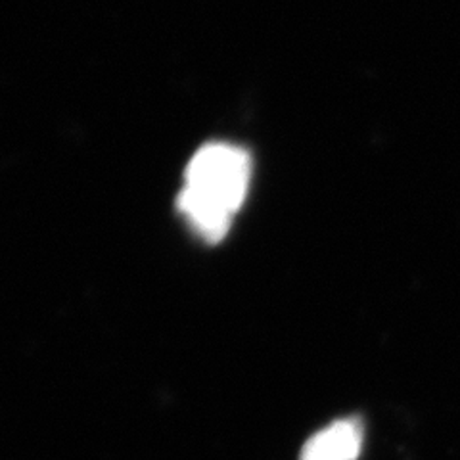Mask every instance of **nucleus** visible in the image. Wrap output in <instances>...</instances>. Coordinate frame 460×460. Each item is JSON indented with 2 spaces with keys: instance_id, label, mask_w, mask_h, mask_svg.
Segmentation results:
<instances>
[{
  "instance_id": "nucleus-1",
  "label": "nucleus",
  "mask_w": 460,
  "mask_h": 460,
  "mask_svg": "<svg viewBox=\"0 0 460 460\" xmlns=\"http://www.w3.org/2000/svg\"><path fill=\"white\" fill-rule=\"evenodd\" d=\"M252 181L250 154L228 142L201 146L184 171L177 209L194 233L219 243L246 201Z\"/></svg>"
},
{
  "instance_id": "nucleus-2",
  "label": "nucleus",
  "mask_w": 460,
  "mask_h": 460,
  "mask_svg": "<svg viewBox=\"0 0 460 460\" xmlns=\"http://www.w3.org/2000/svg\"><path fill=\"white\" fill-rule=\"evenodd\" d=\"M363 443L365 426L357 416H349L311 436L301 449L299 460H357Z\"/></svg>"
}]
</instances>
